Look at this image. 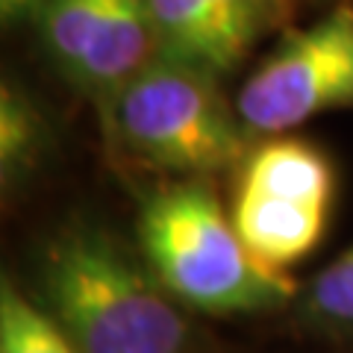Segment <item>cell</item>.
<instances>
[{
	"mask_svg": "<svg viewBox=\"0 0 353 353\" xmlns=\"http://www.w3.org/2000/svg\"><path fill=\"white\" fill-rule=\"evenodd\" d=\"M41 306L80 353H189V321L150 274L97 227H65L41 248Z\"/></svg>",
	"mask_w": 353,
	"mask_h": 353,
	"instance_id": "cell-1",
	"label": "cell"
},
{
	"mask_svg": "<svg viewBox=\"0 0 353 353\" xmlns=\"http://www.w3.org/2000/svg\"><path fill=\"white\" fill-rule=\"evenodd\" d=\"M139 245L162 289L197 312H265L297 294L289 274L253 256L206 183L150 194L139 215Z\"/></svg>",
	"mask_w": 353,
	"mask_h": 353,
	"instance_id": "cell-2",
	"label": "cell"
},
{
	"mask_svg": "<svg viewBox=\"0 0 353 353\" xmlns=\"http://www.w3.org/2000/svg\"><path fill=\"white\" fill-rule=\"evenodd\" d=\"M112 141L148 168L203 176L248 157V130L218 77L174 59H153L103 103Z\"/></svg>",
	"mask_w": 353,
	"mask_h": 353,
	"instance_id": "cell-3",
	"label": "cell"
},
{
	"mask_svg": "<svg viewBox=\"0 0 353 353\" xmlns=\"http://www.w3.org/2000/svg\"><path fill=\"white\" fill-rule=\"evenodd\" d=\"M333 201L336 168L327 153L306 139L274 136L241 162L230 218L253 256L289 271L321 245Z\"/></svg>",
	"mask_w": 353,
	"mask_h": 353,
	"instance_id": "cell-4",
	"label": "cell"
},
{
	"mask_svg": "<svg viewBox=\"0 0 353 353\" xmlns=\"http://www.w3.org/2000/svg\"><path fill=\"white\" fill-rule=\"evenodd\" d=\"M339 109H353V0L285 32L236 97L248 136L268 139Z\"/></svg>",
	"mask_w": 353,
	"mask_h": 353,
	"instance_id": "cell-5",
	"label": "cell"
},
{
	"mask_svg": "<svg viewBox=\"0 0 353 353\" xmlns=\"http://www.w3.org/2000/svg\"><path fill=\"white\" fill-rule=\"evenodd\" d=\"M159 57L230 74L259 39L262 24L248 0H145Z\"/></svg>",
	"mask_w": 353,
	"mask_h": 353,
	"instance_id": "cell-6",
	"label": "cell"
},
{
	"mask_svg": "<svg viewBox=\"0 0 353 353\" xmlns=\"http://www.w3.org/2000/svg\"><path fill=\"white\" fill-rule=\"evenodd\" d=\"M153 59H159V41L145 0H101L71 83L103 106Z\"/></svg>",
	"mask_w": 353,
	"mask_h": 353,
	"instance_id": "cell-7",
	"label": "cell"
},
{
	"mask_svg": "<svg viewBox=\"0 0 353 353\" xmlns=\"http://www.w3.org/2000/svg\"><path fill=\"white\" fill-rule=\"evenodd\" d=\"M0 353H80L44 306L3 280L0 289Z\"/></svg>",
	"mask_w": 353,
	"mask_h": 353,
	"instance_id": "cell-8",
	"label": "cell"
},
{
	"mask_svg": "<svg viewBox=\"0 0 353 353\" xmlns=\"http://www.w3.org/2000/svg\"><path fill=\"white\" fill-rule=\"evenodd\" d=\"M44 124L39 109L12 83L0 88V176L18 183L41 157Z\"/></svg>",
	"mask_w": 353,
	"mask_h": 353,
	"instance_id": "cell-9",
	"label": "cell"
},
{
	"mask_svg": "<svg viewBox=\"0 0 353 353\" xmlns=\"http://www.w3.org/2000/svg\"><path fill=\"white\" fill-rule=\"evenodd\" d=\"M101 0H44L36 9L39 39L50 62L74 80Z\"/></svg>",
	"mask_w": 353,
	"mask_h": 353,
	"instance_id": "cell-10",
	"label": "cell"
},
{
	"mask_svg": "<svg viewBox=\"0 0 353 353\" xmlns=\"http://www.w3.org/2000/svg\"><path fill=\"white\" fill-rule=\"evenodd\" d=\"M303 309L315 324L353 327V245L312 280Z\"/></svg>",
	"mask_w": 353,
	"mask_h": 353,
	"instance_id": "cell-11",
	"label": "cell"
},
{
	"mask_svg": "<svg viewBox=\"0 0 353 353\" xmlns=\"http://www.w3.org/2000/svg\"><path fill=\"white\" fill-rule=\"evenodd\" d=\"M256 12L262 30H271V27H280L285 18L294 12V3L297 0H248Z\"/></svg>",
	"mask_w": 353,
	"mask_h": 353,
	"instance_id": "cell-12",
	"label": "cell"
},
{
	"mask_svg": "<svg viewBox=\"0 0 353 353\" xmlns=\"http://www.w3.org/2000/svg\"><path fill=\"white\" fill-rule=\"evenodd\" d=\"M44 3V0H0V12H3V18H21L24 12H32L36 15V9Z\"/></svg>",
	"mask_w": 353,
	"mask_h": 353,
	"instance_id": "cell-13",
	"label": "cell"
}]
</instances>
